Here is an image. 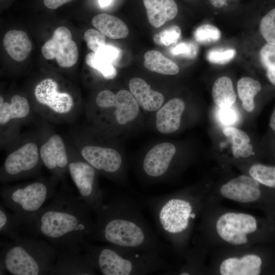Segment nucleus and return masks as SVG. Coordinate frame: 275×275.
<instances>
[{"instance_id": "nucleus-15", "label": "nucleus", "mask_w": 275, "mask_h": 275, "mask_svg": "<svg viewBox=\"0 0 275 275\" xmlns=\"http://www.w3.org/2000/svg\"><path fill=\"white\" fill-rule=\"evenodd\" d=\"M57 249V260L49 275H94L97 270L87 255L62 247Z\"/></svg>"}, {"instance_id": "nucleus-13", "label": "nucleus", "mask_w": 275, "mask_h": 275, "mask_svg": "<svg viewBox=\"0 0 275 275\" xmlns=\"http://www.w3.org/2000/svg\"><path fill=\"white\" fill-rule=\"evenodd\" d=\"M34 94L39 104L58 114L70 113L74 105L72 96L67 92L59 91L58 84L51 78L40 81L35 88Z\"/></svg>"}, {"instance_id": "nucleus-2", "label": "nucleus", "mask_w": 275, "mask_h": 275, "mask_svg": "<svg viewBox=\"0 0 275 275\" xmlns=\"http://www.w3.org/2000/svg\"><path fill=\"white\" fill-rule=\"evenodd\" d=\"M92 212L79 196L63 186L41 209L30 229L56 248L80 254V243L87 239L94 225Z\"/></svg>"}, {"instance_id": "nucleus-9", "label": "nucleus", "mask_w": 275, "mask_h": 275, "mask_svg": "<svg viewBox=\"0 0 275 275\" xmlns=\"http://www.w3.org/2000/svg\"><path fill=\"white\" fill-rule=\"evenodd\" d=\"M42 162L37 145L23 144L6 158L1 171V183L32 176L39 170Z\"/></svg>"}, {"instance_id": "nucleus-4", "label": "nucleus", "mask_w": 275, "mask_h": 275, "mask_svg": "<svg viewBox=\"0 0 275 275\" xmlns=\"http://www.w3.org/2000/svg\"><path fill=\"white\" fill-rule=\"evenodd\" d=\"M80 246L97 271L103 275L167 273L173 268L168 257L157 253L127 250L108 244L95 245L86 239L81 241Z\"/></svg>"}, {"instance_id": "nucleus-29", "label": "nucleus", "mask_w": 275, "mask_h": 275, "mask_svg": "<svg viewBox=\"0 0 275 275\" xmlns=\"http://www.w3.org/2000/svg\"><path fill=\"white\" fill-rule=\"evenodd\" d=\"M3 203L0 204V233L14 240L19 236L21 227L22 225L14 213L9 212Z\"/></svg>"}, {"instance_id": "nucleus-40", "label": "nucleus", "mask_w": 275, "mask_h": 275, "mask_svg": "<svg viewBox=\"0 0 275 275\" xmlns=\"http://www.w3.org/2000/svg\"><path fill=\"white\" fill-rule=\"evenodd\" d=\"M72 0H43L45 6L50 9H56Z\"/></svg>"}, {"instance_id": "nucleus-18", "label": "nucleus", "mask_w": 275, "mask_h": 275, "mask_svg": "<svg viewBox=\"0 0 275 275\" xmlns=\"http://www.w3.org/2000/svg\"><path fill=\"white\" fill-rule=\"evenodd\" d=\"M262 261L254 253H246L240 257H227L220 263L218 271L221 275H259L261 272Z\"/></svg>"}, {"instance_id": "nucleus-12", "label": "nucleus", "mask_w": 275, "mask_h": 275, "mask_svg": "<svg viewBox=\"0 0 275 275\" xmlns=\"http://www.w3.org/2000/svg\"><path fill=\"white\" fill-rule=\"evenodd\" d=\"M260 183L250 175H241L228 180L219 188L220 196L242 204H253L262 197Z\"/></svg>"}, {"instance_id": "nucleus-41", "label": "nucleus", "mask_w": 275, "mask_h": 275, "mask_svg": "<svg viewBox=\"0 0 275 275\" xmlns=\"http://www.w3.org/2000/svg\"><path fill=\"white\" fill-rule=\"evenodd\" d=\"M230 107L226 108H221L224 114H221V119L224 121L223 122L225 123H231L232 122V116H235V114L232 113V111Z\"/></svg>"}, {"instance_id": "nucleus-22", "label": "nucleus", "mask_w": 275, "mask_h": 275, "mask_svg": "<svg viewBox=\"0 0 275 275\" xmlns=\"http://www.w3.org/2000/svg\"><path fill=\"white\" fill-rule=\"evenodd\" d=\"M3 42L7 53L12 59L18 62L25 60L32 48L28 35L22 31H8L5 35Z\"/></svg>"}, {"instance_id": "nucleus-32", "label": "nucleus", "mask_w": 275, "mask_h": 275, "mask_svg": "<svg viewBox=\"0 0 275 275\" xmlns=\"http://www.w3.org/2000/svg\"><path fill=\"white\" fill-rule=\"evenodd\" d=\"M260 57L269 80L275 86V45L265 44L260 50Z\"/></svg>"}, {"instance_id": "nucleus-6", "label": "nucleus", "mask_w": 275, "mask_h": 275, "mask_svg": "<svg viewBox=\"0 0 275 275\" xmlns=\"http://www.w3.org/2000/svg\"><path fill=\"white\" fill-rule=\"evenodd\" d=\"M60 178L53 175L50 179L2 187L0 191L2 203L17 216L22 226L30 228L45 202L57 193L56 185Z\"/></svg>"}, {"instance_id": "nucleus-3", "label": "nucleus", "mask_w": 275, "mask_h": 275, "mask_svg": "<svg viewBox=\"0 0 275 275\" xmlns=\"http://www.w3.org/2000/svg\"><path fill=\"white\" fill-rule=\"evenodd\" d=\"M185 190L144 200L160 234L174 254H185L194 220L203 206L204 196Z\"/></svg>"}, {"instance_id": "nucleus-44", "label": "nucleus", "mask_w": 275, "mask_h": 275, "mask_svg": "<svg viewBox=\"0 0 275 275\" xmlns=\"http://www.w3.org/2000/svg\"><path fill=\"white\" fill-rule=\"evenodd\" d=\"M112 0H99L101 7H106L109 5Z\"/></svg>"}, {"instance_id": "nucleus-28", "label": "nucleus", "mask_w": 275, "mask_h": 275, "mask_svg": "<svg viewBox=\"0 0 275 275\" xmlns=\"http://www.w3.org/2000/svg\"><path fill=\"white\" fill-rule=\"evenodd\" d=\"M237 89L243 109L248 112L253 111L254 97L261 90L260 82L250 77H243L238 81Z\"/></svg>"}, {"instance_id": "nucleus-23", "label": "nucleus", "mask_w": 275, "mask_h": 275, "mask_svg": "<svg viewBox=\"0 0 275 275\" xmlns=\"http://www.w3.org/2000/svg\"><path fill=\"white\" fill-rule=\"evenodd\" d=\"M92 25L104 35L113 39L126 38L129 33L126 24L115 16L102 13L95 16L92 20Z\"/></svg>"}, {"instance_id": "nucleus-17", "label": "nucleus", "mask_w": 275, "mask_h": 275, "mask_svg": "<svg viewBox=\"0 0 275 275\" xmlns=\"http://www.w3.org/2000/svg\"><path fill=\"white\" fill-rule=\"evenodd\" d=\"M176 152L175 145L169 142L154 146L147 153L143 161L142 169L145 175L152 179L165 175Z\"/></svg>"}, {"instance_id": "nucleus-37", "label": "nucleus", "mask_w": 275, "mask_h": 275, "mask_svg": "<svg viewBox=\"0 0 275 275\" xmlns=\"http://www.w3.org/2000/svg\"><path fill=\"white\" fill-rule=\"evenodd\" d=\"M180 35V29L177 26H173L156 34L154 37V40L156 43L168 46L175 43L179 39Z\"/></svg>"}, {"instance_id": "nucleus-33", "label": "nucleus", "mask_w": 275, "mask_h": 275, "mask_svg": "<svg viewBox=\"0 0 275 275\" xmlns=\"http://www.w3.org/2000/svg\"><path fill=\"white\" fill-rule=\"evenodd\" d=\"M259 29L266 42L275 45V8L270 10L262 18Z\"/></svg>"}, {"instance_id": "nucleus-35", "label": "nucleus", "mask_w": 275, "mask_h": 275, "mask_svg": "<svg viewBox=\"0 0 275 275\" xmlns=\"http://www.w3.org/2000/svg\"><path fill=\"white\" fill-rule=\"evenodd\" d=\"M84 39L88 47L94 52L105 45V36L98 30L90 29L87 30L84 33Z\"/></svg>"}, {"instance_id": "nucleus-25", "label": "nucleus", "mask_w": 275, "mask_h": 275, "mask_svg": "<svg viewBox=\"0 0 275 275\" xmlns=\"http://www.w3.org/2000/svg\"><path fill=\"white\" fill-rule=\"evenodd\" d=\"M223 132L231 143L232 152L234 158H246L252 154L253 147L249 136L244 131L229 126L224 127Z\"/></svg>"}, {"instance_id": "nucleus-31", "label": "nucleus", "mask_w": 275, "mask_h": 275, "mask_svg": "<svg viewBox=\"0 0 275 275\" xmlns=\"http://www.w3.org/2000/svg\"><path fill=\"white\" fill-rule=\"evenodd\" d=\"M85 61L89 66L99 71L106 79H113L117 75L116 69L112 63L100 57L94 52L89 53Z\"/></svg>"}, {"instance_id": "nucleus-1", "label": "nucleus", "mask_w": 275, "mask_h": 275, "mask_svg": "<svg viewBox=\"0 0 275 275\" xmlns=\"http://www.w3.org/2000/svg\"><path fill=\"white\" fill-rule=\"evenodd\" d=\"M94 214V225L87 240L166 257L174 254L153 231L138 202L128 196H111Z\"/></svg>"}, {"instance_id": "nucleus-30", "label": "nucleus", "mask_w": 275, "mask_h": 275, "mask_svg": "<svg viewBox=\"0 0 275 275\" xmlns=\"http://www.w3.org/2000/svg\"><path fill=\"white\" fill-rule=\"evenodd\" d=\"M248 173L261 184L275 188V167L255 163L250 167Z\"/></svg>"}, {"instance_id": "nucleus-42", "label": "nucleus", "mask_w": 275, "mask_h": 275, "mask_svg": "<svg viewBox=\"0 0 275 275\" xmlns=\"http://www.w3.org/2000/svg\"><path fill=\"white\" fill-rule=\"evenodd\" d=\"M228 0H210L211 5L216 8H221L227 5Z\"/></svg>"}, {"instance_id": "nucleus-5", "label": "nucleus", "mask_w": 275, "mask_h": 275, "mask_svg": "<svg viewBox=\"0 0 275 275\" xmlns=\"http://www.w3.org/2000/svg\"><path fill=\"white\" fill-rule=\"evenodd\" d=\"M1 246V274L49 275L57 260L56 247L44 239L19 236Z\"/></svg>"}, {"instance_id": "nucleus-24", "label": "nucleus", "mask_w": 275, "mask_h": 275, "mask_svg": "<svg viewBox=\"0 0 275 275\" xmlns=\"http://www.w3.org/2000/svg\"><path fill=\"white\" fill-rule=\"evenodd\" d=\"M30 105L26 98L18 95L13 96L10 102L0 97V124H7L13 119H22L30 114Z\"/></svg>"}, {"instance_id": "nucleus-21", "label": "nucleus", "mask_w": 275, "mask_h": 275, "mask_svg": "<svg viewBox=\"0 0 275 275\" xmlns=\"http://www.w3.org/2000/svg\"><path fill=\"white\" fill-rule=\"evenodd\" d=\"M148 20L155 28H159L176 17L178 6L175 0H143Z\"/></svg>"}, {"instance_id": "nucleus-38", "label": "nucleus", "mask_w": 275, "mask_h": 275, "mask_svg": "<svg viewBox=\"0 0 275 275\" xmlns=\"http://www.w3.org/2000/svg\"><path fill=\"white\" fill-rule=\"evenodd\" d=\"M197 51V47L195 44L186 42L179 43L171 49V52L174 55L181 56L189 58H194Z\"/></svg>"}, {"instance_id": "nucleus-7", "label": "nucleus", "mask_w": 275, "mask_h": 275, "mask_svg": "<svg viewBox=\"0 0 275 275\" xmlns=\"http://www.w3.org/2000/svg\"><path fill=\"white\" fill-rule=\"evenodd\" d=\"M213 227L216 236L225 243L244 246L253 240V235L258 229V223L252 214L227 211L216 217Z\"/></svg>"}, {"instance_id": "nucleus-39", "label": "nucleus", "mask_w": 275, "mask_h": 275, "mask_svg": "<svg viewBox=\"0 0 275 275\" xmlns=\"http://www.w3.org/2000/svg\"><path fill=\"white\" fill-rule=\"evenodd\" d=\"M95 53L100 57L113 63L117 59L120 51L116 47L105 44Z\"/></svg>"}, {"instance_id": "nucleus-20", "label": "nucleus", "mask_w": 275, "mask_h": 275, "mask_svg": "<svg viewBox=\"0 0 275 275\" xmlns=\"http://www.w3.org/2000/svg\"><path fill=\"white\" fill-rule=\"evenodd\" d=\"M129 88L139 105L147 112L157 111L163 105L164 96L152 90L142 78L133 77L129 82Z\"/></svg>"}, {"instance_id": "nucleus-14", "label": "nucleus", "mask_w": 275, "mask_h": 275, "mask_svg": "<svg viewBox=\"0 0 275 275\" xmlns=\"http://www.w3.org/2000/svg\"><path fill=\"white\" fill-rule=\"evenodd\" d=\"M80 155L98 172L108 177L113 178L117 176L121 171L122 157L118 151L114 149L87 145L82 148Z\"/></svg>"}, {"instance_id": "nucleus-11", "label": "nucleus", "mask_w": 275, "mask_h": 275, "mask_svg": "<svg viewBox=\"0 0 275 275\" xmlns=\"http://www.w3.org/2000/svg\"><path fill=\"white\" fill-rule=\"evenodd\" d=\"M97 105L101 108H114L116 122L124 125L134 121L139 111V105L130 92L121 90L116 94L105 90L100 91L96 98Z\"/></svg>"}, {"instance_id": "nucleus-27", "label": "nucleus", "mask_w": 275, "mask_h": 275, "mask_svg": "<svg viewBox=\"0 0 275 275\" xmlns=\"http://www.w3.org/2000/svg\"><path fill=\"white\" fill-rule=\"evenodd\" d=\"M144 65L151 71L164 75H174L179 72V68L175 62L155 50L145 53Z\"/></svg>"}, {"instance_id": "nucleus-34", "label": "nucleus", "mask_w": 275, "mask_h": 275, "mask_svg": "<svg viewBox=\"0 0 275 275\" xmlns=\"http://www.w3.org/2000/svg\"><path fill=\"white\" fill-rule=\"evenodd\" d=\"M221 36L220 31L215 26L209 24L201 25L196 30L194 33L196 40L202 44L217 41Z\"/></svg>"}, {"instance_id": "nucleus-10", "label": "nucleus", "mask_w": 275, "mask_h": 275, "mask_svg": "<svg viewBox=\"0 0 275 275\" xmlns=\"http://www.w3.org/2000/svg\"><path fill=\"white\" fill-rule=\"evenodd\" d=\"M41 52L44 58L56 59L63 68L73 66L78 58L77 45L72 39L70 31L65 26H59L54 31L51 38L42 46Z\"/></svg>"}, {"instance_id": "nucleus-8", "label": "nucleus", "mask_w": 275, "mask_h": 275, "mask_svg": "<svg viewBox=\"0 0 275 275\" xmlns=\"http://www.w3.org/2000/svg\"><path fill=\"white\" fill-rule=\"evenodd\" d=\"M80 198L94 213L103 204L104 196L98 183V171L82 157L69 158L68 170Z\"/></svg>"}, {"instance_id": "nucleus-43", "label": "nucleus", "mask_w": 275, "mask_h": 275, "mask_svg": "<svg viewBox=\"0 0 275 275\" xmlns=\"http://www.w3.org/2000/svg\"><path fill=\"white\" fill-rule=\"evenodd\" d=\"M269 126L275 131V109L273 111L270 119Z\"/></svg>"}, {"instance_id": "nucleus-36", "label": "nucleus", "mask_w": 275, "mask_h": 275, "mask_svg": "<svg viewBox=\"0 0 275 275\" xmlns=\"http://www.w3.org/2000/svg\"><path fill=\"white\" fill-rule=\"evenodd\" d=\"M235 54L234 49H213L208 52L207 58L212 63L224 64L232 60Z\"/></svg>"}, {"instance_id": "nucleus-16", "label": "nucleus", "mask_w": 275, "mask_h": 275, "mask_svg": "<svg viewBox=\"0 0 275 275\" xmlns=\"http://www.w3.org/2000/svg\"><path fill=\"white\" fill-rule=\"evenodd\" d=\"M39 154L42 163L54 176L61 178L68 170L69 157L63 140L59 134L50 136L41 145Z\"/></svg>"}, {"instance_id": "nucleus-26", "label": "nucleus", "mask_w": 275, "mask_h": 275, "mask_svg": "<svg viewBox=\"0 0 275 275\" xmlns=\"http://www.w3.org/2000/svg\"><path fill=\"white\" fill-rule=\"evenodd\" d=\"M212 96L214 103L219 108L231 107L235 102L236 95L231 78L223 76L216 79L212 87Z\"/></svg>"}, {"instance_id": "nucleus-19", "label": "nucleus", "mask_w": 275, "mask_h": 275, "mask_svg": "<svg viewBox=\"0 0 275 275\" xmlns=\"http://www.w3.org/2000/svg\"><path fill=\"white\" fill-rule=\"evenodd\" d=\"M185 109L184 102L180 98L169 100L159 108L156 114V127L163 134H170L180 127L181 116Z\"/></svg>"}]
</instances>
